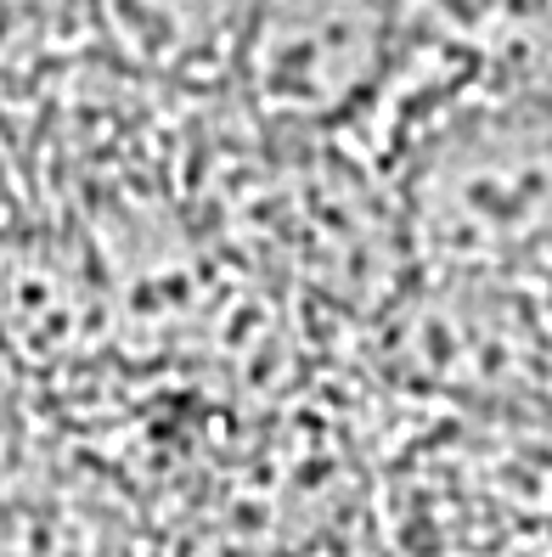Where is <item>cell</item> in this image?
Returning a JSON list of instances; mask_svg holds the SVG:
<instances>
[{
  "label": "cell",
  "instance_id": "cell-2",
  "mask_svg": "<svg viewBox=\"0 0 552 557\" xmlns=\"http://www.w3.org/2000/svg\"><path fill=\"white\" fill-rule=\"evenodd\" d=\"M108 12L124 23V40H142L170 62L220 40V0H108Z\"/></svg>",
  "mask_w": 552,
  "mask_h": 557
},
{
  "label": "cell",
  "instance_id": "cell-1",
  "mask_svg": "<svg viewBox=\"0 0 552 557\" xmlns=\"http://www.w3.org/2000/svg\"><path fill=\"white\" fill-rule=\"evenodd\" d=\"M383 0H248L243 62L254 102L287 119H339L383 69Z\"/></svg>",
  "mask_w": 552,
  "mask_h": 557
}]
</instances>
